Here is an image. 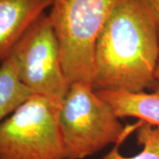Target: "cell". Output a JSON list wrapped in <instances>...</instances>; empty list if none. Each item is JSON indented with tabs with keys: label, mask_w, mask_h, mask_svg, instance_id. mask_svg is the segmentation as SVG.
<instances>
[{
	"label": "cell",
	"mask_w": 159,
	"mask_h": 159,
	"mask_svg": "<svg viewBox=\"0 0 159 159\" xmlns=\"http://www.w3.org/2000/svg\"><path fill=\"white\" fill-rule=\"evenodd\" d=\"M159 23L151 0H119L98 36L95 91L140 93L158 83Z\"/></svg>",
	"instance_id": "obj_1"
},
{
	"label": "cell",
	"mask_w": 159,
	"mask_h": 159,
	"mask_svg": "<svg viewBox=\"0 0 159 159\" xmlns=\"http://www.w3.org/2000/svg\"><path fill=\"white\" fill-rule=\"evenodd\" d=\"M57 121L66 159L86 158L111 144L122 142L137 125L125 128L111 104L89 81L70 85L58 107Z\"/></svg>",
	"instance_id": "obj_2"
},
{
	"label": "cell",
	"mask_w": 159,
	"mask_h": 159,
	"mask_svg": "<svg viewBox=\"0 0 159 159\" xmlns=\"http://www.w3.org/2000/svg\"><path fill=\"white\" fill-rule=\"evenodd\" d=\"M119 0H52L49 17L70 85L92 83L98 36Z\"/></svg>",
	"instance_id": "obj_3"
},
{
	"label": "cell",
	"mask_w": 159,
	"mask_h": 159,
	"mask_svg": "<svg viewBox=\"0 0 159 159\" xmlns=\"http://www.w3.org/2000/svg\"><path fill=\"white\" fill-rule=\"evenodd\" d=\"M59 105L33 95L0 126V159H66Z\"/></svg>",
	"instance_id": "obj_4"
},
{
	"label": "cell",
	"mask_w": 159,
	"mask_h": 159,
	"mask_svg": "<svg viewBox=\"0 0 159 159\" xmlns=\"http://www.w3.org/2000/svg\"><path fill=\"white\" fill-rule=\"evenodd\" d=\"M16 62L19 77L33 95L60 105L70 88L64 74L60 47L49 15H40L10 54Z\"/></svg>",
	"instance_id": "obj_5"
},
{
	"label": "cell",
	"mask_w": 159,
	"mask_h": 159,
	"mask_svg": "<svg viewBox=\"0 0 159 159\" xmlns=\"http://www.w3.org/2000/svg\"><path fill=\"white\" fill-rule=\"evenodd\" d=\"M52 0H0V64Z\"/></svg>",
	"instance_id": "obj_6"
},
{
	"label": "cell",
	"mask_w": 159,
	"mask_h": 159,
	"mask_svg": "<svg viewBox=\"0 0 159 159\" xmlns=\"http://www.w3.org/2000/svg\"><path fill=\"white\" fill-rule=\"evenodd\" d=\"M98 96L111 104L120 118H137L140 121L159 126V81L151 89L140 93L125 91H97Z\"/></svg>",
	"instance_id": "obj_7"
},
{
	"label": "cell",
	"mask_w": 159,
	"mask_h": 159,
	"mask_svg": "<svg viewBox=\"0 0 159 159\" xmlns=\"http://www.w3.org/2000/svg\"><path fill=\"white\" fill-rule=\"evenodd\" d=\"M31 96L32 92L20 80L16 62L9 56L0 64V126Z\"/></svg>",
	"instance_id": "obj_8"
},
{
	"label": "cell",
	"mask_w": 159,
	"mask_h": 159,
	"mask_svg": "<svg viewBox=\"0 0 159 159\" xmlns=\"http://www.w3.org/2000/svg\"><path fill=\"white\" fill-rule=\"evenodd\" d=\"M136 135L138 144L142 146L140 153L128 157L122 156L119 150L121 142H119L102 159H159V126L140 121Z\"/></svg>",
	"instance_id": "obj_9"
},
{
	"label": "cell",
	"mask_w": 159,
	"mask_h": 159,
	"mask_svg": "<svg viewBox=\"0 0 159 159\" xmlns=\"http://www.w3.org/2000/svg\"><path fill=\"white\" fill-rule=\"evenodd\" d=\"M158 23H159V18H158ZM156 78L157 80V81H159V59L158 63H157V71H156Z\"/></svg>",
	"instance_id": "obj_10"
}]
</instances>
